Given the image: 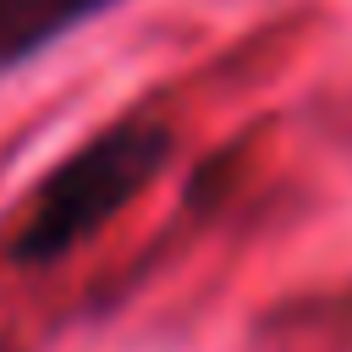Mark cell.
Returning a JSON list of instances; mask_svg holds the SVG:
<instances>
[{"mask_svg": "<svg viewBox=\"0 0 352 352\" xmlns=\"http://www.w3.org/2000/svg\"><path fill=\"white\" fill-rule=\"evenodd\" d=\"M121 0H0V77L50 55L60 38L116 11Z\"/></svg>", "mask_w": 352, "mask_h": 352, "instance_id": "2", "label": "cell"}, {"mask_svg": "<svg viewBox=\"0 0 352 352\" xmlns=\"http://www.w3.org/2000/svg\"><path fill=\"white\" fill-rule=\"evenodd\" d=\"M176 154V126L154 110H126L94 138H82L66 160H55L28 192L16 226L0 242L6 264L44 270L72 248L99 236Z\"/></svg>", "mask_w": 352, "mask_h": 352, "instance_id": "1", "label": "cell"}, {"mask_svg": "<svg viewBox=\"0 0 352 352\" xmlns=\"http://www.w3.org/2000/svg\"><path fill=\"white\" fill-rule=\"evenodd\" d=\"M0 352H6V346H0Z\"/></svg>", "mask_w": 352, "mask_h": 352, "instance_id": "3", "label": "cell"}]
</instances>
